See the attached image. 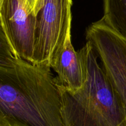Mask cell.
<instances>
[{
  "instance_id": "6da1fadb",
  "label": "cell",
  "mask_w": 126,
  "mask_h": 126,
  "mask_svg": "<svg viewBox=\"0 0 126 126\" xmlns=\"http://www.w3.org/2000/svg\"><path fill=\"white\" fill-rule=\"evenodd\" d=\"M86 71L83 86L71 91L59 86L62 126H126V109L97 61L91 43L79 51Z\"/></svg>"
},
{
  "instance_id": "7a4b0ae2",
  "label": "cell",
  "mask_w": 126,
  "mask_h": 126,
  "mask_svg": "<svg viewBox=\"0 0 126 126\" xmlns=\"http://www.w3.org/2000/svg\"><path fill=\"white\" fill-rule=\"evenodd\" d=\"M71 6L72 0H43L36 15L32 64L51 67L71 30Z\"/></svg>"
},
{
  "instance_id": "3957f363",
  "label": "cell",
  "mask_w": 126,
  "mask_h": 126,
  "mask_svg": "<svg viewBox=\"0 0 126 126\" xmlns=\"http://www.w3.org/2000/svg\"><path fill=\"white\" fill-rule=\"evenodd\" d=\"M86 36L126 109V38L113 30L102 18L87 28Z\"/></svg>"
},
{
  "instance_id": "277c9868",
  "label": "cell",
  "mask_w": 126,
  "mask_h": 126,
  "mask_svg": "<svg viewBox=\"0 0 126 126\" xmlns=\"http://www.w3.org/2000/svg\"><path fill=\"white\" fill-rule=\"evenodd\" d=\"M0 21L16 56L33 63L36 18L27 0H2Z\"/></svg>"
},
{
  "instance_id": "5b68a950",
  "label": "cell",
  "mask_w": 126,
  "mask_h": 126,
  "mask_svg": "<svg viewBox=\"0 0 126 126\" xmlns=\"http://www.w3.org/2000/svg\"><path fill=\"white\" fill-rule=\"evenodd\" d=\"M50 67L57 73L55 78L59 86L71 91H76L83 86L86 71L79 52L75 51L71 43V30Z\"/></svg>"
},
{
  "instance_id": "8992f818",
  "label": "cell",
  "mask_w": 126,
  "mask_h": 126,
  "mask_svg": "<svg viewBox=\"0 0 126 126\" xmlns=\"http://www.w3.org/2000/svg\"><path fill=\"white\" fill-rule=\"evenodd\" d=\"M103 21L126 38V0H103Z\"/></svg>"
},
{
  "instance_id": "52a82bcc",
  "label": "cell",
  "mask_w": 126,
  "mask_h": 126,
  "mask_svg": "<svg viewBox=\"0 0 126 126\" xmlns=\"http://www.w3.org/2000/svg\"><path fill=\"white\" fill-rule=\"evenodd\" d=\"M20 59L14 53L0 21V67H14Z\"/></svg>"
},
{
  "instance_id": "ba28073f",
  "label": "cell",
  "mask_w": 126,
  "mask_h": 126,
  "mask_svg": "<svg viewBox=\"0 0 126 126\" xmlns=\"http://www.w3.org/2000/svg\"><path fill=\"white\" fill-rule=\"evenodd\" d=\"M28 6L36 15L41 7L43 0H27Z\"/></svg>"
},
{
  "instance_id": "9c48e42d",
  "label": "cell",
  "mask_w": 126,
  "mask_h": 126,
  "mask_svg": "<svg viewBox=\"0 0 126 126\" xmlns=\"http://www.w3.org/2000/svg\"><path fill=\"white\" fill-rule=\"evenodd\" d=\"M2 0H0V6H1V3H2Z\"/></svg>"
}]
</instances>
